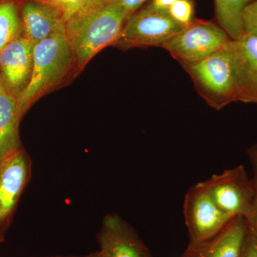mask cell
<instances>
[{
  "mask_svg": "<svg viewBox=\"0 0 257 257\" xmlns=\"http://www.w3.org/2000/svg\"><path fill=\"white\" fill-rule=\"evenodd\" d=\"M182 28L168 12L148 5L141 11L128 15L113 45L123 49L162 47Z\"/></svg>",
  "mask_w": 257,
  "mask_h": 257,
  "instance_id": "obj_5",
  "label": "cell"
},
{
  "mask_svg": "<svg viewBox=\"0 0 257 257\" xmlns=\"http://www.w3.org/2000/svg\"><path fill=\"white\" fill-rule=\"evenodd\" d=\"M239 257H257V229L248 223Z\"/></svg>",
  "mask_w": 257,
  "mask_h": 257,
  "instance_id": "obj_21",
  "label": "cell"
},
{
  "mask_svg": "<svg viewBox=\"0 0 257 257\" xmlns=\"http://www.w3.org/2000/svg\"><path fill=\"white\" fill-rule=\"evenodd\" d=\"M52 257H104L101 254L100 251H94V252L89 253L88 254L82 255V256H52Z\"/></svg>",
  "mask_w": 257,
  "mask_h": 257,
  "instance_id": "obj_24",
  "label": "cell"
},
{
  "mask_svg": "<svg viewBox=\"0 0 257 257\" xmlns=\"http://www.w3.org/2000/svg\"><path fill=\"white\" fill-rule=\"evenodd\" d=\"M72 57L65 29L35 44L30 79L18 96L22 117L38 96L63 77L68 70Z\"/></svg>",
  "mask_w": 257,
  "mask_h": 257,
  "instance_id": "obj_2",
  "label": "cell"
},
{
  "mask_svg": "<svg viewBox=\"0 0 257 257\" xmlns=\"http://www.w3.org/2000/svg\"><path fill=\"white\" fill-rule=\"evenodd\" d=\"M96 238L104 257H144L149 250L135 230L116 214L103 219Z\"/></svg>",
  "mask_w": 257,
  "mask_h": 257,
  "instance_id": "obj_10",
  "label": "cell"
},
{
  "mask_svg": "<svg viewBox=\"0 0 257 257\" xmlns=\"http://www.w3.org/2000/svg\"><path fill=\"white\" fill-rule=\"evenodd\" d=\"M32 160L21 150L0 162V235L5 236L32 177Z\"/></svg>",
  "mask_w": 257,
  "mask_h": 257,
  "instance_id": "obj_8",
  "label": "cell"
},
{
  "mask_svg": "<svg viewBox=\"0 0 257 257\" xmlns=\"http://www.w3.org/2000/svg\"><path fill=\"white\" fill-rule=\"evenodd\" d=\"M255 0H214L216 18L219 26L231 40H236L243 35V10Z\"/></svg>",
  "mask_w": 257,
  "mask_h": 257,
  "instance_id": "obj_15",
  "label": "cell"
},
{
  "mask_svg": "<svg viewBox=\"0 0 257 257\" xmlns=\"http://www.w3.org/2000/svg\"><path fill=\"white\" fill-rule=\"evenodd\" d=\"M182 67L199 95L211 107L221 109L237 101L234 68L226 45L202 61Z\"/></svg>",
  "mask_w": 257,
  "mask_h": 257,
  "instance_id": "obj_3",
  "label": "cell"
},
{
  "mask_svg": "<svg viewBox=\"0 0 257 257\" xmlns=\"http://www.w3.org/2000/svg\"><path fill=\"white\" fill-rule=\"evenodd\" d=\"M230 40L216 24L194 20L162 46L182 66L196 63L224 48Z\"/></svg>",
  "mask_w": 257,
  "mask_h": 257,
  "instance_id": "obj_4",
  "label": "cell"
},
{
  "mask_svg": "<svg viewBox=\"0 0 257 257\" xmlns=\"http://www.w3.org/2000/svg\"><path fill=\"white\" fill-rule=\"evenodd\" d=\"M34 45L20 36L0 52V77L15 96L26 87L32 68Z\"/></svg>",
  "mask_w": 257,
  "mask_h": 257,
  "instance_id": "obj_11",
  "label": "cell"
},
{
  "mask_svg": "<svg viewBox=\"0 0 257 257\" xmlns=\"http://www.w3.org/2000/svg\"><path fill=\"white\" fill-rule=\"evenodd\" d=\"M243 33L257 35V0L249 3L242 15Z\"/></svg>",
  "mask_w": 257,
  "mask_h": 257,
  "instance_id": "obj_20",
  "label": "cell"
},
{
  "mask_svg": "<svg viewBox=\"0 0 257 257\" xmlns=\"http://www.w3.org/2000/svg\"><path fill=\"white\" fill-rule=\"evenodd\" d=\"M194 0H177L168 10L171 18L183 28L194 21Z\"/></svg>",
  "mask_w": 257,
  "mask_h": 257,
  "instance_id": "obj_17",
  "label": "cell"
},
{
  "mask_svg": "<svg viewBox=\"0 0 257 257\" xmlns=\"http://www.w3.org/2000/svg\"><path fill=\"white\" fill-rule=\"evenodd\" d=\"M51 257H52V256H51Z\"/></svg>",
  "mask_w": 257,
  "mask_h": 257,
  "instance_id": "obj_28",
  "label": "cell"
},
{
  "mask_svg": "<svg viewBox=\"0 0 257 257\" xmlns=\"http://www.w3.org/2000/svg\"><path fill=\"white\" fill-rule=\"evenodd\" d=\"M147 1V0H92L83 9L92 8V7L101 6V5H116L124 8L130 15L135 13L136 10H138Z\"/></svg>",
  "mask_w": 257,
  "mask_h": 257,
  "instance_id": "obj_22",
  "label": "cell"
},
{
  "mask_svg": "<svg viewBox=\"0 0 257 257\" xmlns=\"http://www.w3.org/2000/svg\"><path fill=\"white\" fill-rule=\"evenodd\" d=\"M91 1L92 0H54L50 3L60 10L66 23Z\"/></svg>",
  "mask_w": 257,
  "mask_h": 257,
  "instance_id": "obj_18",
  "label": "cell"
},
{
  "mask_svg": "<svg viewBox=\"0 0 257 257\" xmlns=\"http://www.w3.org/2000/svg\"><path fill=\"white\" fill-rule=\"evenodd\" d=\"M247 155L253 171V178L251 179L254 187V199L251 214L246 220L248 224L257 229V144L248 149Z\"/></svg>",
  "mask_w": 257,
  "mask_h": 257,
  "instance_id": "obj_19",
  "label": "cell"
},
{
  "mask_svg": "<svg viewBox=\"0 0 257 257\" xmlns=\"http://www.w3.org/2000/svg\"><path fill=\"white\" fill-rule=\"evenodd\" d=\"M128 15L121 7L109 4L84 8L66 23V35L79 67L114 44Z\"/></svg>",
  "mask_w": 257,
  "mask_h": 257,
  "instance_id": "obj_1",
  "label": "cell"
},
{
  "mask_svg": "<svg viewBox=\"0 0 257 257\" xmlns=\"http://www.w3.org/2000/svg\"><path fill=\"white\" fill-rule=\"evenodd\" d=\"M22 30L18 5L13 0H0V52L20 37Z\"/></svg>",
  "mask_w": 257,
  "mask_h": 257,
  "instance_id": "obj_16",
  "label": "cell"
},
{
  "mask_svg": "<svg viewBox=\"0 0 257 257\" xmlns=\"http://www.w3.org/2000/svg\"><path fill=\"white\" fill-rule=\"evenodd\" d=\"M44 1L46 2V3H52V1H54V0H44Z\"/></svg>",
  "mask_w": 257,
  "mask_h": 257,
  "instance_id": "obj_27",
  "label": "cell"
},
{
  "mask_svg": "<svg viewBox=\"0 0 257 257\" xmlns=\"http://www.w3.org/2000/svg\"><path fill=\"white\" fill-rule=\"evenodd\" d=\"M5 241V236L0 235V243H3Z\"/></svg>",
  "mask_w": 257,
  "mask_h": 257,
  "instance_id": "obj_26",
  "label": "cell"
},
{
  "mask_svg": "<svg viewBox=\"0 0 257 257\" xmlns=\"http://www.w3.org/2000/svg\"><path fill=\"white\" fill-rule=\"evenodd\" d=\"M184 216L188 230V245H197L214 237L234 217L216 205L202 182L186 194Z\"/></svg>",
  "mask_w": 257,
  "mask_h": 257,
  "instance_id": "obj_6",
  "label": "cell"
},
{
  "mask_svg": "<svg viewBox=\"0 0 257 257\" xmlns=\"http://www.w3.org/2000/svg\"><path fill=\"white\" fill-rule=\"evenodd\" d=\"M236 79L237 101L257 104V35H246L228 42Z\"/></svg>",
  "mask_w": 257,
  "mask_h": 257,
  "instance_id": "obj_9",
  "label": "cell"
},
{
  "mask_svg": "<svg viewBox=\"0 0 257 257\" xmlns=\"http://www.w3.org/2000/svg\"><path fill=\"white\" fill-rule=\"evenodd\" d=\"M177 1V0H152L150 5L155 9L168 12L170 7Z\"/></svg>",
  "mask_w": 257,
  "mask_h": 257,
  "instance_id": "obj_23",
  "label": "cell"
},
{
  "mask_svg": "<svg viewBox=\"0 0 257 257\" xmlns=\"http://www.w3.org/2000/svg\"><path fill=\"white\" fill-rule=\"evenodd\" d=\"M144 257H152L151 253H150V250H147L146 252L144 254Z\"/></svg>",
  "mask_w": 257,
  "mask_h": 257,
  "instance_id": "obj_25",
  "label": "cell"
},
{
  "mask_svg": "<svg viewBox=\"0 0 257 257\" xmlns=\"http://www.w3.org/2000/svg\"><path fill=\"white\" fill-rule=\"evenodd\" d=\"M23 37L34 45L65 29L60 10L48 3L28 1L22 8Z\"/></svg>",
  "mask_w": 257,
  "mask_h": 257,
  "instance_id": "obj_13",
  "label": "cell"
},
{
  "mask_svg": "<svg viewBox=\"0 0 257 257\" xmlns=\"http://www.w3.org/2000/svg\"><path fill=\"white\" fill-rule=\"evenodd\" d=\"M202 183L219 209L229 215L248 219L255 192L252 180L243 165L212 175Z\"/></svg>",
  "mask_w": 257,
  "mask_h": 257,
  "instance_id": "obj_7",
  "label": "cell"
},
{
  "mask_svg": "<svg viewBox=\"0 0 257 257\" xmlns=\"http://www.w3.org/2000/svg\"><path fill=\"white\" fill-rule=\"evenodd\" d=\"M21 118L18 96L8 89L0 77V162L23 150L19 137Z\"/></svg>",
  "mask_w": 257,
  "mask_h": 257,
  "instance_id": "obj_14",
  "label": "cell"
},
{
  "mask_svg": "<svg viewBox=\"0 0 257 257\" xmlns=\"http://www.w3.org/2000/svg\"><path fill=\"white\" fill-rule=\"evenodd\" d=\"M246 219L236 216L214 237L188 245L182 257H239L246 229Z\"/></svg>",
  "mask_w": 257,
  "mask_h": 257,
  "instance_id": "obj_12",
  "label": "cell"
}]
</instances>
